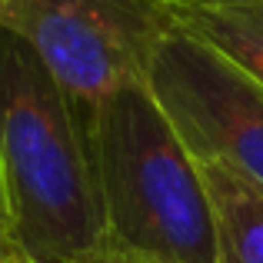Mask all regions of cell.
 <instances>
[{
    "mask_svg": "<svg viewBox=\"0 0 263 263\" xmlns=\"http://www.w3.org/2000/svg\"><path fill=\"white\" fill-rule=\"evenodd\" d=\"M0 197L24 263H93L107 247L87 114L0 27Z\"/></svg>",
    "mask_w": 263,
    "mask_h": 263,
    "instance_id": "cell-1",
    "label": "cell"
},
{
    "mask_svg": "<svg viewBox=\"0 0 263 263\" xmlns=\"http://www.w3.org/2000/svg\"><path fill=\"white\" fill-rule=\"evenodd\" d=\"M84 114L107 243L163 263H220L200 163L147 80L114 90Z\"/></svg>",
    "mask_w": 263,
    "mask_h": 263,
    "instance_id": "cell-2",
    "label": "cell"
},
{
    "mask_svg": "<svg viewBox=\"0 0 263 263\" xmlns=\"http://www.w3.org/2000/svg\"><path fill=\"white\" fill-rule=\"evenodd\" d=\"M174 24L167 0H0V27L30 47L80 110L147 80Z\"/></svg>",
    "mask_w": 263,
    "mask_h": 263,
    "instance_id": "cell-3",
    "label": "cell"
},
{
    "mask_svg": "<svg viewBox=\"0 0 263 263\" xmlns=\"http://www.w3.org/2000/svg\"><path fill=\"white\" fill-rule=\"evenodd\" d=\"M147 87L197 160H217L263 186V87L174 24L147 67Z\"/></svg>",
    "mask_w": 263,
    "mask_h": 263,
    "instance_id": "cell-4",
    "label": "cell"
},
{
    "mask_svg": "<svg viewBox=\"0 0 263 263\" xmlns=\"http://www.w3.org/2000/svg\"><path fill=\"white\" fill-rule=\"evenodd\" d=\"M217 223L220 263H263V186L217 160H197Z\"/></svg>",
    "mask_w": 263,
    "mask_h": 263,
    "instance_id": "cell-5",
    "label": "cell"
},
{
    "mask_svg": "<svg viewBox=\"0 0 263 263\" xmlns=\"http://www.w3.org/2000/svg\"><path fill=\"white\" fill-rule=\"evenodd\" d=\"M174 17L263 87V7H210Z\"/></svg>",
    "mask_w": 263,
    "mask_h": 263,
    "instance_id": "cell-6",
    "label": "cell"
},
{
    "mask_svg": "<svg viewBox=\"0 0 263 263\" xmlns=\"http://www.w3.org/2000/svg\"><path fill=\"white\" fill-rule=\"evenodd\" d=\"M174 13L210 10V7H263V0H167Z\"/></svg>",
    "mask_w": 263,
    "mask_h": 263,
    "instance_id": "cell-7",
    "label": "cell"
},
{
    "mask_svg": "<svg viewBox=\"0 0 263 263\" xmlns=\"http://www.w3.org/2000/svg\"><path fill=\"white\" fill-rule=\"evenodd\" d=\"M93 263H163V260H150V257H140V253H130V250H120V247L107 243Z\"/></svg>",
    "mask_w": 263,
    "mask_h": 263,
    "instance_id": "cell-8",
    "label": "cell"
},
{
    "mask_svg": "<svg viewBox=\"0 0 263 263\" xmlns=\"http://www.w3.org/2000/svg\"><path fill=\"white\" fill-rule=\"evenodd\" d=\"M0 253L10 257V247H7V217H4V197H0Z\"/></svg>",
    "mask_w": 263,
    "mask_h": 263,
    "instance_id": "cell-9",
    "label": "cell"
},
{
    "mask_svg": "<svg viewBox=\"0 0 263 263\" xmlns=\"http://www.w3.org/2000/svg\"><path fill=\"white\" fill-rule=\"evenodd\" d=\"M7 263H24V260H13V257H7Z\"/></svg>",
    "mask_w": 263,
    "mask_h": 263,
    "instance_id": "cell-10",
    "label": "cell"
},
{
    "mask_svg": "<svg viewBox=\"0 0 263 263\" xmlns=\"http://www.w3.org/2000/svg\"><path fill=\"white\" fill-rule=\"evenodd\" d=\"M0 263H7V253H0Z\"/></svg>",
    "mask_w": 263,
    "mask_h": 263,
    "instance_id": "cell-11",
    "label": "cell"
}]
</instances>
